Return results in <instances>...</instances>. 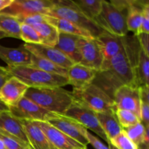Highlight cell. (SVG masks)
I'll list each match as a JSON object with an SVG mask.
<instances>
[{"mask_svg": "<svg viewBox=\"0 0 149 149\" xmlns=\"http://www.w3.org/2000/svg\"><path fill=\"white\" fill-rule=\"evenodd\" d=\"M141 49L149 58V35L141 33L138 36Z\"/></svg>", "mask_w": 149, "mask_h": 149, "instance_id": "obj_37", "label": "cell"}, {"mask_svg": "<svg viewBox=\"0 0 149 149\" xmlns=\"http://www.w3.org/2000/svg\"><path fill=\"white\" fill-rule=\"evenodd\" d=\"M0 59L6 63L7 66L30 65L31 53L23 45L17 48H11L0 45Z\"/></svg>", "mask_w": 149, "mask_h": 149, "instance_id": "obj_19", "label": "cell"}, {"mask_svg": "<svg viewBox=\"0 0 149 149\" xmlns=\"http://www.w3.org/2000/svg\"><path fill=\"white\" fill-rule=\"evenodd\" d=\"M141 122L145 127H149V106L143 102L141 105Z\"/></svg>", "mask_w": 149, "mask_h": 149, "instance_id": "obj_38", "label": "cell"}, {"mask_svg": "<svg viewBox=\"0 0 149 149\" xmlns=\"http://www.w3.org/2000/svg\"><path fill=\"white\" fill-rule=\"evenodd\" d=\"M5 37H8V36H7V35L4 32H3L0 29V39H3V38H5Z\"/></svg>", "mask_w": 149, "mask_h": 149, "instance_id": "obj_47", "label": "cell"}, {"mask_svg": "<svg viewBox=\"0 0 149 149\" xmlns=\"http://www.w3.org/2000/svg\"><path fill=\"white\" fill-rule=\"evenodd\" d=\"M6 68L12 77L31 88L63 87L68 84L67 77L49 74L31 65L7 66Z\"/></svg>", "mask_w": 149, "mask_h": 149, "instance_id": "obj_3", "label": "cell"}, {"mask_svg": "<svg viewBox=\"0 0 149 149\" xmlns=\"http://www.w3.org/2000/svg\"><path fill=\"white\" fill-rule=\"evenodd\" d=\"M13 0H0V13L5 10L13 3Z\"/></svg>", "mask_w": 149, "mask_h": 149, "instance_id": "obj_44", "label": "cell"}, {"mask_svg": "<svg viewBox=\"0 0 149 149\" xmlns=\"http://www.w3.org/2000/svg\"><path fill=\"white\" fill-rule=\"evenodd\" d=\"M74 2L87 17L95 20L101 12L103 0H75Z\"/></svg>", "mask_w": 149, "mask_h": 149, "instance_id": "obj_28", "label": "cell"}, {"mask_svg": "<svg viewBox=\"0 0 149 149\" xmlns=\"http://www.w3.org/2000/svg\"><path fill=\"white\" fill-rule=\"evenodd\" d=\"M144 15L139 1H133L129 7L127 14V27L128 31H131L135 36L140 34Z\"/></svg>", "mask_w": 149, "mask_h": 149, "instance_id": "obj_24", "label": "cell"}, {"mask_svg": "<svg viewBox=\"0 0 149 149\" xmlns=\"http://www.w3.org/2000/svg\"><path fill=\"white\" fill-rule=\"evenodd\" d=\"M136 73L138 87L149 86V58L142 49L140 52Z\"/></svg>", "mask_w": 149, "mask_h": 149, "instance_id": "obj_29", "label": "cell"}, {"mask_svg": "<svg viewBox=\"0 0 149 149\" xmlns=\"http://www.w3.org/2000/svg\"><path fill=\"white\" fill-rule=\"evenodd\" d=\"M20 39L26 44H41L40 38L34 28L25 23L20 25Z\"/></svg>", "mask_w": 149, "mask_h": 149, "instance_id": "obj_32", "label": "cell"}, {"mask_svg": "<svg viewBox=\"0 0 149 149\" xmlns=\"http://www.w3.org/2000/svg\"><path fill=\"white\" fill-rule=\"evenodd\" d=\"M127 10L116 7L111 1L103 0L100 15L94 20L103 31L117 36H125L128 34L127 27Z\"/></svg>", "mask_w": 149, "mask_h": 149, "instance_id": "obj_5", "label": "cell"}, {"mask_svg": "<svg viewBox=\"0 0 149 149\" xmlns=\"http://www.w3.org/2000/svg\"><path fill=\"white\" fill-rule=\"evenodd\" d=\"M41 128L49 142L56 149H77L87 148L68 137L47 122H33Z\"/></svg>", "mask_w": 149, "mask_h": 149, "instance_id": "obj_15", "label": "cell"}, {"mask_svg": "<svg viewBox=\"0 0 149 149\" xmlns=\"http://www.w3.org/2000/svg\"><path fill=\"white\" fill-rule=\"evenodd\" d=\"M53 4L54 0H13V3L1 13L15 17L34 14L46 15Z\"/></svg>", "mask_w": 149, "mask_h": 149, "instance_id": "obj_10", "label": "cell"}, {"mask_svg": "<svg viewBox=\"0 0 149 149\" xmlns=\"http://www.w3.org/2000/svg\"><path fill=\"white\" fill-rule=\"evenodd\" d=\"M10 111L8 106H7L4 103L0 101V113L4 111Z\"/></svg>", "mask_w": 149, "mask_h": 149, "instance_id": "obj_45", "label": "cell"}, {"mask_svg": "<svg viewBox=\"0 0 149 149\" xmlns=\"http://www.w3.org/2000/svg\"><path fill=\"white\" fill-rule=\"evenodd\" d=\"M29 88L18 79L11 77L0 89V100L9 108L15 106L24 97Z\"/></svg>", "mask_w": 149, "mask_h": 149, "instance_id": "obj_16", "label": "cell"}, {"mask_svg": "<svg viewBox=\"0 0 149 149\" xmlns=\"http://www.w3.org/2000/svg\"><path fill=\"white\" fill-rule=\"evenodd\" d=\"M20 23H25V24L31 26L32 27L39 23L46 22L45 20V15L41 14H34L30 15L27 16H23V17H16Z\"/></svg>", "mask_w": 149, "mask_h": 149, "instance_id": "obj_34", "label": "cell"}, {"mask_svg": "<svg viewBox=\"0 0 149 149\" xmlns=\"http://www.w3.org/2000/svg\"><path fill=\"white\" fill-rule=\"evenodd\" d=\"M109 142L116 149H138V147L128 138L124 130Z\"/></svg>", "mask_w": 149, "mask_h": 149, "instance_id": "obj_33", "label": "cell"}, {"mask_svg": "<svg viewBox=\"0 0 149 149\" xmlns=\"http://www.w3.org/2000/svg\"><path fill=\"white\" fill-rule=\"evenodd\" d=\"M143 15L149 19V1H139Z\"/></svg>", "mask_w": 149, "mask_h": 149, "instance_id": "obj_43", "label": "cell"}, {"mask_svg": "<svg viewBox=\"0 0 149 149\" xmlns=\"http://www.w3.org/2000/svg\"><path fill=\"white\" fill-rule=\"evenodd\" d=\"M141 33L149 35V19L145 15L143 17L142 25H141V29H140V34Z\"/></svg>", "mask_w": 149, "mask_h": 149, "instance_id": "obj_41", "label": "cell"}, {"mask_svg": "<svg viewBox=\"0 0 149 149\" xmlns=\"http://www.w3.org/2000/svg\"><path fill=\"white\" fill-rule=\"evenodd\" d=\"M141 49L138 36H124L123 49L109 62L102 65L93 84L111 97L115 91L122 86L138 87L136 70Z\"/></svg>", "mask_w": 149, "mask_h": 149, "instance_id": "obj_1", "label": "cell"}, {"mask_svg": "<svg viewBox=\"0 0 149 149\" xmlns=\"http://www.w3.org/2000/svg\"><path fill=\"white\" fill-rule=\"evenodd\" d=\"M20 25L15 17L0 13V29L8 37L20 39Z\"/></svg>", "mask_w": 149, "mask_h": 149, "instance_id": "obj_26", "label": "cell"}, {"mask_svg": "<svg viewBox=\"0 0 149 149\" xmlns=\"http://www.w3.org/2000/svg\"><path fill=\"white\" fill-rule=\"evenodd\" d=\"M23 47L31 52L32 55L39 58H45L59 66L68 69L71 68L74 63L67 58L61 51L55 47H50L42 44H26Z\"/></svg>", "mask_w": 149, "mask_h": 149, "instance_id": "obj_14", "label": "cell"}, {"mask_svg": "<svg viewBox=\"0 0 149 149\" xmlns=\"http://www.w3.org/2000/svg\"><path fill=\"white\" fill-rule=\"evenodd\" d=\"M146 127V135L143 142L138 147V149H149V127Z\"/></svg>", "mask_w": 149, "mask_h": 149, "instance_id": "obj_42", "label": "cell"}, {"mask_svg": "<svg viewBox=\"0 0 149 149\" xmlns=\"http://www.w3.org/2000/svg\"><path fill=\"white\" fill-rule=\"evenodd\" d=\"M0 133H1V129H0Z\"/></svg>", "mask_w": 149, "mask_h": 149, "instance_id": "obj_50", "label": "cell"}, {"mask_svg": "<svg viewBox=\"0 0 149 149\" xmlns=\"http://www.w3.org/2000/svg\"><path fill=\"white\" fill-rule=\"evenodd\" d=\"M46 15L65 19L88 31L95 39L105 31L94 20L87 17L74 1L71 0L54 1L53 6L49 9Z\"/></svg>", "mask_w": 149, "mask_h": 149, "instance_id": "obj_4", "label": "cell"}, {"mask_svg": "<svg viewBox=\"0 0 149 149\" xmlns=\"http://www.w3.org/2000/svg\"><path fill=\"white\" fill-rule=\"evenodd\" d=\"M79 37V36L60 32L58 42L55 46L74 64L80 63L81 61V53L77 45Z\"/></svg>", "mask_w": 149, "mask_h": 149, "instance_id": "obj_21", "label": "cell"}, {"mask_svg": "<svg viewBox=\"0 0 149 149\" xmlns=\"http://www.w3.org/2000/svg\"><path fill=\"white\" fill-rule=\"evenodd\" d=\"M47 122L84 146L87 147L89 144L85 137L87 130L71 118L65 115L55 114Z\"/></svg>", "mask_w": 149, "mask_h": 149, "instance_id": "obj_13", "label": "cell"}, {"mask_svg": "<svg viewBox=\"0 0 149 149\" xmlns=\"http://www.w3.org/2000/svg\"><path fill=\"white\" fill-rule=\"evenodd\" d=\"M24 97L30 99L45 110L60 115L65 114L74 100L72 92L62 87H29Z\"/></svg>", "mask_w": 149, "mask_h": 149, "instance_id": "obj_2", "label": "cell"}, {"mask_svg": "<svg viewBox=\"0 0 149 149\" xmlns=\"http://www.w3.org/2000/svg\"><path fill=\"white\" fill-rule=\"evenodd\" d=\"M31 66L36 68L37 69L42 70L45 72L49 73V74H55V75L63 76V77H67L68 74V69L63 67L59 66L57 64L45 59V58H39V57L35 56L31 54Z\"/></svg>", "mask_w": 149, "mask_h": 149, "instance_id": "obj_27", "label": "cell"}, {"mask_svg": "<svg viewBox=\"0 0 149 149\" xmlns=\"http://www.w3.org/2000/svg\"><path fill=\"white\" fill-rule=\"evenodd\" d=\"M116 115L123 129L130 127L141 122V119L132 112L126 110H116Z\"/></svg>", "mask_w": 149, "mask_h": 149, "instance_id": "obj_31", "label": "cell"}, {"mask_svg": "<svg viewBox=\"0 0 149 149\" xmlns=\"http://www.w3.org/2000/svg\"><path fill=\"white\" fill-rule=\"evenodd\" d=\"M108 146H109V149H116L113 145H112L111 143L110 142H109V143H108Z\"/></svg>", "mask_w": 149, "mask_h": 149, "instance_id": "obj_48", "label": "cell"}, {"mask_svg": "<svg viewBox=\"0 0 149 149\" xmlns=\"http://www.w3.org/2000/svg\"><path fill=\"white\" fill-rule=\"evenodd\" d=\"M116 110H126L135 113L141 119L142 100L140 87L124 85L115 91L113 95Z\"/></svg>", "mask_w": 149, "mask_h": 149, "instance_id": "obj_8", "label": "cell"}, {"mask_svg": "<svg viewBox=\"0 0 149 149\" xmlns=\"http://www.w3.org/2000/svg\"><path fill=\"white\" fill-rule=\"evenodd\" d=\"M97 117L109 141L117 136L123 130L116 117L115 110L97 113Z\"/></svg>", "mask_w": 149, "mask_h": 149, "instance_id": "obj_22", "label": "cell"}, {"mask_svg": "<svg viewBox=\"0 0 149 149\" xmlns=\"http://www.w3.org/2000/svg\"><path fill=\"white\" fill-rule=\"evenodd\" d=\"M85 137L88 141V143L91 144L92 146L95 149H109L108 146L103 143L100 140L90 133L88 130L86 131Z\"/></svg>", "mask_w": 149, "mask_h": 149, "instance_id": "obj_35", "label": "cell"}, {"mask_svg": "<svg viewBox=\"0 0 149 149\" xmlns=\"http://www.w3.org/2000/svg\"><path fill=\"white\" fill-rule=\"evenodd\" d=\"M12 76L8 72L6 67H2L0 65V89L6 82V81L8 80Z\"/></svg>", "mask_w": 149, "mask_h": 149, "instance_id": "obj_40", "label": "cell"}, {"mask_svg": "<svg viewBox=\"0 0 149 149\" xmlns=\"http://www.w3.org/2000/svg\"><path fill=\"white\" fill-rule=\"evenodd\" d=\"M45 20L49 24L55 26L59 31V32H61V33L74 35V36H80V37L93 38L88 31L81 29L77 25L74 24L65 19L45 15Z\"/></svg>", "mask_w": 149, "mask_h": 149, "instance_id": "obj_23", "label": "cell"}, {"mask_svg": "<svg viewBox=\"0 0 149 149\" xmlns=\"http://www.w3.org/2000/svg\"><path fill=\"white\" fill-rule=\"evenodd\" d=\"M95 41L103 55V65L109 62L124 47V36H114L106 31L95 38Z\"/></svg>", "mask_w": 149, "mask_h": 149, "instance_id": "obj_17", "label": "cell"}, {"mask_svg": "<svg viewBox=\"0 0 149 149\" xmlns=\"http://www.w3.org/2000/svg\"><path fill=\"white\" fill-rule=\"evenodd\" d=\"M74 97L87 105L96 113L115 110L113 98L94 84L79 89L73 88Z\"/></svg>", "mask_w": 149, "mask_h": 149, "instance_id": "obj_6", "label": "cell"}, {"mask_svg": "<svg viewBox=\"0 0 149 149\" xmlns=\"http://www.w3.org/2000/svg\"><path fill=\"white\" fill-rule=\"evenodd\" d=\"M39 34L41 44L50 47H55L59 39V31L47 22L39 23L33 26Z\"/></svg>", "mask_w": 149, "mask_h": 149, "instance_id": "obj_25", "label": "cell"}, {"mask_svg": "<svg viewBox=\"0 0 149 149\" xmlns=\"http://www.w3.org/2000/svg\"><path fill=\"white\" fill-rule=\"evenodd\" d=\"M77 149H87V148H77Z\"/></svg>", "mask_w": 149, "mask_h": 149, "instance_id": "obj_49", "label": "cell"}, {"mask_svg": "<svg viewBox=\"0 0 149 149\" xmlns=\"http://www.w3.org/2000/svg\"><path fill=\"white\" fill-rule=\"evenodd\" d=\"M9 110L17 119L32 122H47L55 114L45 110L26 97H23L15 106L9 108Z\"/></svg>", "mask_w": 149, "mask_h": 149, "instance_id": "obj_9", "label": "cell"}, {"mask_svg": "<svg viewBox=\"0 0 149 149\" xmlns=\"http://www.w3.org/2000/svg\"><path fill=\"white\" fill-rule=\"evenodd\" d=\"M97 73L96 70L80 63L74 64L68 69V84L73 86L74 89L82 88L93 82Z\"/></svg>", "mask_w": 149, "mask_h": 149, "instance_id": "obj_18", "label": "cell"}, {"mask_svg": "<svg viewBox=\"0 0 149 149\" xmlns=\"http://www.w3.org/2000/svg\"><path fill=\"white\" fill-rule=\"evenodd\" d=\"M140 93L143 103H146L149 106V86L140 87Z\"/></svg>", "mask_w": 149, "mask_h": 149, "instance_id": "obj_39", "label": "cell"}, {"mask_svg": "<svg viewBox=\"0 0 149 149\" xmlns=\"http://www.w3.org/2000/svg\"><path fill=\"white\" fill-rule=\"evenodd\" d=\"M0 135L17 141L26 149H31L20 119L13 116L10 111L0 113Z\"/></svg>", "mask_w": 149, "mask_h": 149, "instance_id": "obj_11", "label": "cell"}, {"mask_svg": "<svg viewBox=\"0 0 149 149\" xmlns=\"http://www.w3.org/2000/svg\"><path fill=\"white\" fill-rule=\"evenodd\" d=\"M31 149H56L38 125L32 121L20 119Z\"/></svg>", "mask_w": 149, "mask_h": 149, "instance_id": "obj_20", "label": "cell"}, {"mask_svg": "<svg viewBox=\"0 0 149 149\" xmlns=\"http://www.w3.org/2000/svg\"><path fill=\"white\" fill-rule=\"evenodd\" d=\"M0 101H1V100H0Z\"/></svg>", "mask_w": 149, "mask_h": 149, "instance_id": "obj_51", "label": "cell"}, {"mask_svg": "<svg viewBox=\"0 0 149 149\" xmlns=\"http://www.w3.org/2000/svg\"><path fill=\"white\" fill-rule=\"evenodd\" d=\"M64 115L75 120L87 130L93 131L107 143H109V140L98 122L97 113L80 100L74 98Z\"/></svg>", "mask_w": 149, "mask_h": 149, "instance_id": "obj_7", "label": "cell"}, {"mask_svg": "<svg viewBox=\"0 0 149 149\" xmlns=\"http://www.w3.org/2000/svg\"><path fill=\"white\" fill-rule=\"evenodd\" d=\"M0 138H1L2 141H4V145H5L7 149H26L17 141H15L13 138L1 135H0Z\"/></svg>", "mask_w": 149, "mask_h": 149, "instance_id": "obj_36", "label": "cell"}, {"mask_svg": "<svg viewBox=\"0 0 149 149\" xmlns=\"http://www.w3.org/2000/svg\"><path fill=\"white\" fill-rule=\"evenodd\" d=\"M123 130L128 138L138 147H139L143 142L146 135V127L141 122Z\"/></svg>", "mask_w": 149, "mask_h": 149, "instance_id": "obj_30", "label": "cell"}, {"mask_svg": "<svg viewBox=\"0 0 149 149\" xmlns=\"http://www.w3.org/2000/svg\"><path fill=\"white\" fill-rule=\"evenodd\" d=\"M0 149H7L6 148L5 145H4V141H2L1 138H0Z\"/></svg>", "mask_w": 149, "mask_h": 149, "instance_id": "obj_46", "label": "cell"}, {"mask_svg": "<svg viewBox=\"0 0 149 149\" xmlns=\"http://www.w3.org/2000/svg\"><path fill=\"white\" fill-rule=\"evenodd\" d=\"M77 45L81 56L80 64L99 71L101 69L103 58L95 38L79 37Z\"/></svg>", "mask_w": 149, "mask_h": 149, "instance_id": "obj_12", "label": "cell"}]
</instances>
